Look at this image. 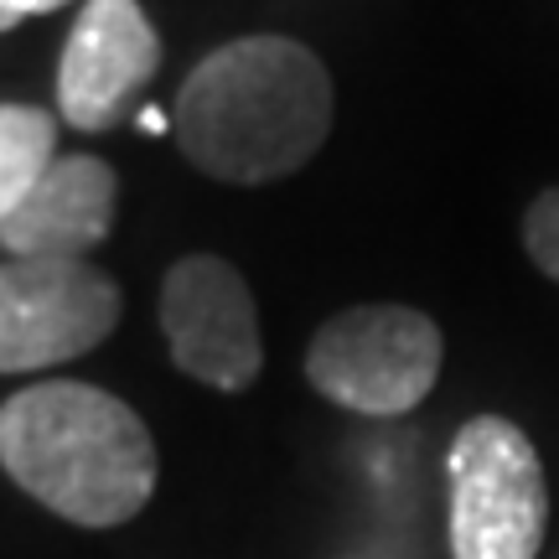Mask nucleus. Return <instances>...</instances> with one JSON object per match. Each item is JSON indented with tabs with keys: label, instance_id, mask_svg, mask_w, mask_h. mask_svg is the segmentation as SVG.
Returning a JSON list of instances; mask_svg holds the SVG:
<instances>
[{
	"label": "nucleus",
	"instance_id": "nucleus-1",
	"mask_svg": "<svg viewBox=\"0 0 559 559\" xmlns=\"http://www.w3.org/2000/svg\"><path fill=\"white\" fill-rule=\"evenodd\" d=\"M171 135L202 177L228 187L280 181L332 135V73L296 37H239L187 73Z\"/></svg>",
	"mask_w": 559,
	"mask_h": 559
},
{
	"label": "nucleus",
	"instance_id": "nucleus-2",
	"mask_svg": "<svg viewBox=\"0 0 559 559\" xmlns=\"http://www.w3.org/2000/svg\"><path fill=\"white\" fill-rule=\"evenodd\" d=\"M0 466L26 498L79 528H120L160 477L145 419L109 389L32 383L0 404Z\"/></svg>",
	"mask_w": 559,
	"mask_h": 559
},
{
	"label": "nucleus",
	"instance_id": "nucleus-3",
	"mask_svg": "<svg viewBox=\"0 0 559 559\" xmlns=\"http://www.w3.org/2000/svg\"><path fill=\"white\" fill-rule=\"evenodd\" d=\"M451 559H539L549 487L534 440L513 419H466L445 456Z\"/></svg>",
	"mask_w": 559,
	"mask_h": 559
},
{
	"label": "nucleus",
	"instance_id": "nucleus-4",
	"mask_svg": "<svg viewBox=\"0 0 559 559\" xmlns=\"http://www.w3.org/2000/svg\"><path fill=\"white\" fill-rule=\"evenodd\" d=\"M445 337L415 306H347L317 326L306 379L353 415H409L440 379Z\"/></svg>",
	"mask_w": 559,
	"mask_h": 559
},
{
	"label": "nucleus",
	"instance_id": "nucleus-5",
	"mask_svg": "<svg viewBox=\"0 0 559 559\" xmlns=\"http://www.w3.org/2000/svg\"><path fill=\"white\" fill-rule=\"evenodd\" d=\"M120 285L88 260L0 264V373H37L94 353L120 326Z\"/></svg>",
	"mask_w": 559,
	"mask_h": 559
},
{
	"label": "nucleus",
	"instance_id": "nucleus-6",
	"mask_svg": "<svg viewBox=\"0 0 559 559\" xmlns=\"http://www.w3.org/2000/svg\"><path fill=\"white\" fill-rule=\"evenodd\" d=\"M160 332L187 379L243 394L264 368L260 311L243 275L218 254H187L160 280Z\"/></svg>",
	"mask_w": 559,
	"mask_h": 559
},
{
	"label": "nucleus",
	"instance_id": "nucleus-7",
	"mask_svg": "<svg viewBox=\"0 0 559 559\" xmlns=\"http://www.w3.org/2000/svg\"><path fill=\"white\" fill-rule=\"evenodd\" d=\"M160 68V37L140 0H83L58 62V109L73 130H115Z\"/></svg>",
	"mask_w": 559,
	"mask_h": 559
},
{
	"label": "nucleus",
	"instance_id": "nucleus-8",
	"mask_svg": "<svg viewBox=\"0 0 559 559\" xmlns=\"http://www.w3.org/2000/svg\"><path fill=\"white\" fill-rule=\"evenodd\" d=\"M120 207V177L99 156H58L47 177L0 218V249L11 260H83L109 239Z\"/></svg>",
	"mask_w": 559,
	"mask_h": 559
},
{
	"label": "nucleus",
	"instance_id": "nucleus-9",
	"mask_svg": "<svg viewBox=\"0 0 559 559\" xmlns=\"http://www.w3.org/2000/svg\"><path fill=\"white\" fill-rule=\"evenodd\" d=\"M52 160H58V120L32 104H0V218L16 213Z\"/></svg>",
	"mask_w": 559,
	"mask_h": 559
},
{
	"label": "nucleus",
	"instance_id": "nucleus-10",
	"mask_svg": "<svg viewBox=\"0 0 559 559\" xmlns=\"http://www.w3.org/2000/svg\"><path fill=\"white\" fill-rule=\"evenodd\" d=\"M523 249L559 285V187H549V192H539L528 202V213H523Z\"/></svg>",
	"mask_w": 559,
	"mask_h": 559
},
{
	"label": "nucleus",
	"instance_id": "nucleus-11",
	"mask_svg": "<svg viewBox=\"0 0 559 559\" xmlns=\"http://www.w3.org/2000/svg\"><path fill=\"white\" fill-rule=\"evenodd\" d=\"M62 5H73V0H0V32H16L21 21L62 11Z\"/></svg>",
	"mask_w": 559,
	"mask_h": 559
},
{
	"label": "nucleus",
	"instance_id": "nucleus-12",
	"mask_svg": "<svg viewBox=\"0 0 559 559\" xmlns=\"http://www.w3.org/2000/svg\"><path fill=\"white\" fill-rule=\"evenodd\" d=\"M135 124L145 130V135H160V130H171V115H160V109H140Z\"/></svg>",
	"mask_w": 559,
	"mask_h": 559
}]
</instances>
